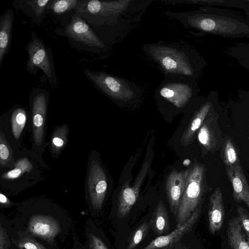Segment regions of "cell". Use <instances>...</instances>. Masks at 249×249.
<instances>
[{"label":"cell","mask_w":249,"mask_h":249,"mask_svg":"<svg viewBox=\"0 0 249 249\" xmlns=\"http://www.w3.org/2000/svg\"><path fill=\"white\" fill-rule=\"evenodd\" d=\"M142 49L165 78L195 81L199 70L197 58L187 43L158 41L145 44Z\"/></svg>","instance_id":"6da1fadb"},{"label":"cell","mask_w":249,"mask_h":249,"mask_svg":"<svg viewBox=\"0 0 249 249\" xmlns=\"http://www.w3.org/2000/svg\"><path fill=\"white\" fill-rule=\"evenodd\" d=\"M153 0H80L75 14L97 26L139 22Z\"/></svg>","instance_id":"7a4b0ae2"},{"label":"cell","mask_w":249,"mask_h":249,"mask_svg":"<svg viewBox=\"0 0 249 249\" xmlns=\"http://www.w3.org/2000/svg\"><path fill=\"white\" fill-rule=\"evenodd\" d=\"M49 92L40 88L33 89L29 96V114L31 124V149L30 154L45 170L50 168L43 159L48 142H46L47 121Z\"/></svg>","instance_id":"3957f363"},{"label":"cell","mask_w":249,"mask_h":249,"mask_svg":"<svg viewBox=\"0 0 249 249\" xmlns=\"http://www.w3.org/2000/svg\"><path fill=\"white\" fill-rule=\"evenodd\" d=\"M42 169L29 149L23 146L13 167L0 173V187L9 193L19 192L43 180Z\"/></svg>","instance_id":"277c9868"},{"label":"cell","mask_w":249,"mask_h":249,"mask_svg":"<svg viewBox=\"0 0 249 249\" xmlns=\"http://www.w3.org/2000/svg\"><path fill=\"white\" fill-rule=\"evenodd\" d=\"M165 15L178 20L185 28L221 35L241 34L236 20L208 13L204 8L188 12L168 10Z\"/></svg>","instance_id":"5b68a950"},{"label":"cell","mask_w":249,"mask_h":249,"mask_svg":"<svg viewBox=\"0 0 249 249\" xmlns=\"http://www.w3.org/2000/svg\"><path fill=\"white\" fill-rule=\"evenodd\" d=\"M84 72L97 89L116 103L127 104L139 100L142 95L141 87L126 78L87 69Z\"/></svg>","instance_id":"8992f818"},{"label":"cell","mask_w":249,"mask_h":249,"mask_svg":"<svg viewBox=\"0 0 249 249\" xmlns=\"http://www.w3.org/2000/svg\"><path fill=\"white\" fill-rule=\"evenodd\" d=\"M206 169L204 165L196 163L189 168L183 195L177 218V228L188 220L196 210L202 207L205 191Z\"/></svg>","instance_id":"52a82bcc"},{"label":"cell","mask_w":249,"mask_h":249,"mask_svg":"<svg viewBox=\"0 0 249 249\" xmlns=\"http://www.w3.org/2000/svg\"><path fill=\"white\" fill-rule=\"evenodd\" d=\"M29 111L21 105L16 104L0 117V130L2 131L12 147L16 159L22 151V143L27 131H31Z\"/></svg>","instance_id":"ba28073f"},{"label":"cell","mask_w":249,"mask_h":249,"mask_svg":"<svg viewBox=\"0 0 249 249\" xmlns=\"http://www.w3.org/2000/svg\"><path fill=\"white\" fill-rule=\"evenodd\" d=\"M85 186L92 208L101 210L108 191V181L99 154L94 150L89 154Z\"/></svg>","instance_id":"9c48e42d"},{"label":"cell","mask_w":249,"mask_h":249,"mask_svg":"<svg viewBox=\"0 0 249 249\" xmlns=\"http://www.w3.org/2000/svg\"><path fill=\"white\" fill-rule=\"evenodd\" d=\"M196 93L195 81L165 78L156 89L155 96L160 104L182 109L193 100Z\"/></svg>","instance_id":"30bf717a"},{"label":"cell","mask_w":249,"mask_h":249,"mask_svg":"<svg viewBox=\"0 0 249 249\" xmlns=\"http://www.w3.org/2000/svg\"><path fill=\"white\" fill-rule=\"evenodd\" d=\"M26 50L28 54L26 70L32 74L36 75L38 69L46 76L52 86L57 85L52 51L44 42L33 32Z\"/></svg>","instance_id":"8fae6325"},{"label":"cell","mask_w":249,"mask_h":249,"mask_svg":"<svg viewBox=\"0 0 249 249\" xmlns=\"http://www.w3.org/2000/svg\"><path fill=\"white\" fill-rule=\"evenodd\" d=\"M151 142L149 143L145 159L132 185L127 180L120 191L118 200L117 213L119 218L126 217L130 213L139 196L141 187L149 170L153 159Z\"/></svg>","instance_id":"7c38bea8"},{"label":"cell","mask_w":249,"mask_h":249,"mask_svg":"<svg viewBox=\"0 0 249 249\" xmlns=\"http://www.w3.org/2000/svg\"><path fill=\"white\" fill-rule=\"evenodd\" d=\"M56 32L58 34L62 33L63 36L88 46L103 51L108 48L107 44L96 34L85 20L76 14L72 17L70 23L62 28V31Z\"/></svg>","instance_id":"4fadbf2b"},{"label":"cell","mask_w":249,"mask_h":249,"mask_svg":"<svg viewBox=\"0 0 249 249\" xmlns=\"http://www.w3.org/2000/svg\"><path fill=\"white\" fill-rule=\"evenodd\" d=\"M222 135L218 114L212 109L197 132V139L203 151L213 153L220 149Z\"/></svg>","instance_id":"5bb4252c"},{"label":"cell","mask_w":249,"mask_h":249,"mask_svg":"<svg viewBox=\"0 0 249 249\" xmlns=\"http://www.w3.org/2000/svg\"><path fill=\"white\" fill-rule=\"evenodd\" d=\"M189 173V169L180 171L174 169L166 178L165 193L170 211L175 218L177 216Z\"/></svg>","instance_id":"9a60e30c"},{"label":"cell","mask_w":249,"mask_h":249,"mask_svg":"<svg viewBox=\"0 0 249 249\" xmlns=\"http://www.w3.org/2000/svg\"><path fill=\"white\" fill-rule=\"evenodd\" d=\"M201 213V207L198 208L190 219L184 224L170 233L157 237L152 240L143 249H167L172 247L185 235L190 232L198 220Z\"/></svg>","instance_id":"2e32d148"},{"label":"cell","mask_w":249,"mask_h":249,"mask_svg":"<svg viewBox=\"0 0 249 249\" xmlns=\"http://www.w3.org/2000/svg\"><path fill=\"white\" fill-rule=\"evenodd\" d=\"M28 230L33 235L50 241L59 233L60 227L57 221L53 217L36 214L30 217Z\"/></svg>","instance_id":"e0dca14e"},{"label":"cell","mask_w":249,"mask_h":249,"mask_svg":"<svg viewBox=\"0 0 249 249\" xmlns=\"http://www.w3.org/2000/svg\"><path fill=\"white\" fill-rule=\"evenodd\" d=\"M226 173L232 187V196L238 203L243 202L249 208V185L241 164L226 167Z\"/></svg>","instance_id":"ac0fdd59"},{"label":"cell","mask_w":249,"mask_h":249,"mask_svg":"<svg viewBox=\"0 0 249 249\" xmlns=\"http://www.w3.org/2000/svg\"><path fill=\"white\" fill-rule=\"evenodd\" d=\"M225 217L223 197L221 189L216 188L211 195L208 208L209 229L214 234L222 228Z\"/></svg>","instance_id":"d6986e66"},{"label":"cell","mask_w":249,"mask_h":249,"mask_svg":"<svg viewBox=\"0 0 249 249\" xmlns=\"http://www.w3.org/2000/svg\"><path fill=\"white\" fill-rule=\"evenodd\" d=\"M53 0H15L13 6L27 15L36 24H39L50 11Z\"/></svg>","instance_id":"ffe728a7"},{"label":"cell","mask_w":249,"mask_h":249,"mask_svg":"<svg viewBox=\"0 0 249 249\" xmlns=\"http://www.w3.org/2000/svg\"><path fill=\"white\" fill-rule=\"evenodd\" d=\"M212 109V103L206 101L196 110L191 121L181 137L180 141L183 145L189 144L193 142L195 135L198 132Z\"/></svg>","instance_id":"44dd1931"},{"label":"cell","mask_w":249,"mask_h":249,"mask_svg":"<svg viewBox=\"0 0 249 249\" xmlns=\"http://www.w3.org/2000/svg\"><path fill=\"white\" fill-rule=\"evenodd\" d=\"M14 15L7 9L0 18V66L10 47Z\"/></svg>","instance_id":"7402d4cb"},{"label":"cell","mask_w":249,"mask_h":249,"mask_svg":"<svg viewBox=\"0 0 249 249\" xmlns=\"http://www.w3.org/2000/svg\"><path fill=\"white\" fill-rule=\"evenodd\" d=\"M244 232L238 217H233L229 221L227 234L232 249H249V241Z\"/></svg>","instance_id":"603a6c76"},{"label":"cell","mask_w":249,"mask_h":249,"mask_svg":"<svg viewBox=\"0 0 249 249\" xmlns=\"http://www.w3.org/2000/svg\"><path fill=\"white\" fill-rule=\"evenodd\" d=\"M148 223L150 229L157 237L168 233L170 227L169 217L167 209L161 200L159 201Z\"/></svg>","instance_id":"cb8c5ba5"},{"label":"cell","mask_w":249,"mask_h":249,"mask_svg":"<svg viewBox=\"0 0 249 249\" xmlns=\"http://www.w3.org/2000/svg\"><path fill=\"white\" fill-rule=\"evenodd\" d=\"M69 133L70 130L66 124L59 125L54 127L48 145L53 158H57L66 147Z\"/></svg>","instance_id":"d4e9b609"},{"label":"cell","mask_w":249,"mask_h":249,"mask_svg":"<svg viewBox=\"0 0 249 249\" xmlns=\"http://www.w3.org/2000/svg\"><path fill=\"white\" fill-rule=\"evenodd\" d=\"M220 149L221 157L226 167H233L241 164L238 150L232 138L224 137Z\"/></svg>","instance_id":"484cf974"},{"label":"cell","mask_w":249,"mask_h":249,"mask_svg":"<svg viewBox=\"0 0 249 249\" xmlns=\"http://www.w3.org/2000/svg\"><path fill=\"white\" fill-rule=\"evenodd\" d=\"M16 162L14 150L0 130V173L12 168Z\"/></svg>","instance_id":"4316f807"},{"label":"cell","mask_w":249,"mask_h":249,"mask_svg":"<svg viewBox=\"0 0 249 249\" xmlns=\"http://www.w3.org/2000/svg\"><path fill=\"white\" fill-rule=\"evenodd\" d=\"M150 229L149 223L144 221L131 233L126 249H135L146 237Z\"/></svg>","instance_id":"83f0119b"},{"label":"cell","mask_w":249,"mask_h":249,"mask_svg":"<svg viewBox=\"0 0 249 249\" xmlns=\"http://www.w3.org/2000/svg\"><path fill=\"white\" fill-rule=\"evenodd\" d=\"M79 1L78 0H53L49 12L54 15L64 14L75 9Z\"/></svg>","instance_id":"f1b7e54d"},{"label":"cell","mask_w":249,"mask_h":249,"mask_svg":"<svg viewBox=\"0 0 249 249\" xmlns=\"http://www.w3.org/2000/svg\"><path fill=\"white\" fill-rule=\"evenodd\" d=\"M236 210L242 227L246 233L249 241V213L240 205L237 206Z\"/></svg>","instance_id":"f546056e"},{"label":"cell","mask_w":249,"mask_h":249,"mask_svg":"<svg viewBox=\"0 0 249 249\" xmlns=\"http://www.w3.org/2000/svg\"><path fill=\"white\" fill-rule=\"evenodd\" d=\"M17 246L20 249H46L42 244L29 236L22 238Z\"/></svg>","instance_id":"4dcf8cb0"},{"label":"cell","mask_w":249,"mask_h":249,"mask_svg":"<svg viewBox=\"0 0 249 249\" xmlns=\"http://www.w3.org/2000/svg\"><path fill=\"white\" fill-rule=\"evenodd\" d=\"M90 239L93 249H108L102 240L98 237L91 234Z\"/></svg>","instance_id":"1f68e13d"},{"label":"cell","mask_w":249,"mask_h":249,"mask_svg":"<svg viewBox=\"0 0 249 249\" xmlns=\"http://www.w3.org/2000/svg\"><path fill=\"white\" fill-rule=\"evenodd\" d=\"M8 239L5 231L0 224V249H8Z\"/></svg>","instance_id":"d6a6232c"},{"label":"cell","mask_w":249,"mask_h":249,"mask_svg":"<svg viewBox=\"0 0 249 249\" xmlns=\"http://www.w3.org/2000/svg\"><path fill=\"white\" fill-rule=\"evenodd\" d=\"M0 203L1 206L4 207L9 206L12 204L9 198L1 192L0 193Z\"/></svg>","instance_id":"836d02e7"},{"label":"cell","mask_w":249,"mask_h":249,"mask_svg":"<svg viewBox=\"0 0 249 249\" xmlns=\"http://www.w3.org/2000/svg\"><path fill=\"white\" fill-rule=\"evenodd\" d=\"M248 128H249V121L248 122Z\"/></svg>","instance_id":"e575fe53"},{"label":"cell","mask_w":249,"mask_h":249,"mask_svg":"<svg viewBox=\"0 0 249 249\" xmlns=\"http://www.w3.org/2000/svg\"><path fill=\"white\" fill-rule=\"evenodd\" d=\"M248 1L249 2V0H248Z\"/></svg>","instance_id":"d590c367"}]
</instances>
